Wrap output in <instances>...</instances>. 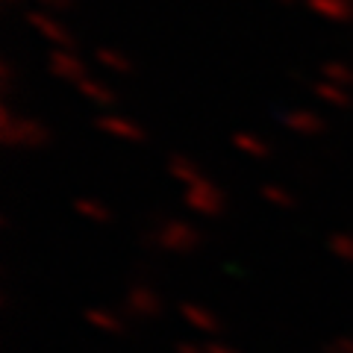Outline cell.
Returning <instances> with one entry per match:
<instances>
[{
    "label": "cell",
    "instance_id": "6da1fadb",
    "mask_svg": "<svg viewBox=\"0 0 353 353\" xmlns=\"http://www.w3.org/2000/svg\"><path fill=\"white\" fill-rule=\"evenodd\" d=\"M124 312L132 318H141V321L157 318V315H162V297L153 292L150 285L139 283V285H132L124 297Z\"/></svg>",
    "mask_w": 353,
    "mask_h": 353
},
{
    "label": "cell",
    "instance_id": "7a4b0ae2",
    "mask_svg": "<svg viewBox=\"0 0 353 353\" xmlns=\"http://www.w3.org/2000/svg\"><path fill=\"white\" fill-rule=\"evenodd\" d=\"M180 315H183V321L189 324L192 330H197V333H203V336H218L221 333V321L215 318V312L209 306H201V303H180Z\"/></svg>",
    "mask_w": 353,
    "mask_h": 353
},
{
    "label": "cell",
    "instance_id": "3957f363",
    "mask_svg": "<svg viewBox=\"0 0 353 353\" xmlns=\"http://www.w3.org/2000/svg\"><path fill=\"white\" fill-rule=\"evenodd\" d=\"M83 318H85L88 327L97 330V333H109V336L124 333V318H121L118 312H112V309H106V306H92V309H85Z\"/></svg>",
    "mask_w": 353,
    "mask_h": 353
},
{
    "label": "cell",
    "instance_id": "277c9868",
    "mask_svg": "<svg viewBox=\"0 0 353 353\" xmlns=\"http://www.w3.org/2000/svg\"><path fill=\"white\" fill-rule=\"evenodd\" d=\"M165 245H168L171 250H185L192 245V233H185L183 227H174L168 236H165Z\"/></svg>",
    "mask_w": 353,
    "mask_h": 353
},
{
    "label": "cell",
    "instance_id": "5b68a950",
    "mask_svg": "<svg viewBox=\"0 0 353 353\" xmlns=\"http://www.w3.org/2000/svg\"><path fill=\"white\" fill-rule=\"evenodd\" d=\"M324 353H353V336H336L324 347Z\"/></svg>",
    "mask_w": 353,
    "mask_h": 353
},
{
    "label": "cell",
    "instance_id": "8992f818",
    "mask_svg": "<svg viewBox=\"0 0 353 353\" xmlns=\"http://www.w3.org/2000/svg\"><path fill=\"white\" fill-rule=\"evenodd\" d=\"M333 250L339 253L341 259H353V241L350 239H336L333 241Z\"/></svg>",
    "mask_w": 353,
    "mask_h": 353
},
{
    "label": "cell",
    "instance_id": "52a82bcc",
    "mask_svg": "<svg viewBox=\"0 0 353 353\" xmlns=\"http://www.w3.org/2000/svg\"><path fill=\"white\" fill-rule=\"evenodd\" d=\"M203 350H206V353H241V350L230 347V345H224V341H218V339H209L206 345H203Z\"/></svg>",
    "mask_w": 353,
    "mask_h": 353
},
{
    "label": "cell",
    "instance_id": "ba28073f",
    "mask_svg": "<svg viewBox=\"0 0 353 353\" xmlns=\"http://www.w3.org/2000/svg\"><path fill=\"white\" fill-rule=\"evenodd\" d=\"M176 353H206L203 345H194V341H176Z\"/></svg>",
    "mask_w": 353,
    "mask_h": 353
}]
</instances>
